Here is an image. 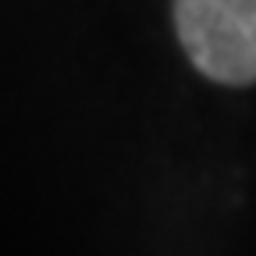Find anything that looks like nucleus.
I'll use <instances>...</instances> for the list:
<instances>
[{"label": "nucleus", "instance_id": "1", "mask_svg": "<svg viewBox=\"0 0 256 256\" xmlns=\"http://www.w3.org/2000/svg\"><path fill=\"white\" fill-rule=\"evenodd\" d=\"M185 57L224 86L256 78V0H174Z\"/></svg>", "mask_w": 256, "mask_h": 256}]
</instances>
